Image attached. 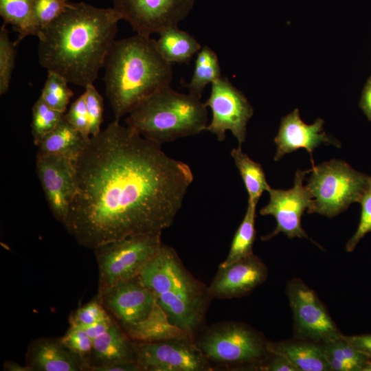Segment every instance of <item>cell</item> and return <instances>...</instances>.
<instances>
[{
	"instance_id": "obj_1",
	"label": "cell",
	"mask_w": 371,
	"mask_h": 371,
	"mask_svg": "<svg viewBox=\"0 0 371 371\" xmlns=\"http://www.w3.org/2000/svg\"><path fill=\"white\" fill-rule=\"evenodd\" d=\"M74 168L75 193L63 226L91 249L161 233L172 225L194 179L187 164L115 120L89 138Z\"/></svg>"
},
{
	"instance_id": "obj_2",
	"label": "cell",
	"mask_w": 371,
	"mask_h": 371,
	"mask_svg": "<svg viewBox=\"0 0 371 371\" xmlns=\"http://www.w3.org/2000/svg\"><path fill=\"white\" fill-rule=\"evenodd\" d=\"M120 20L114 8L70 2L38 37L40 65L69 83L85 88L92 85L104 67Z\"/></svg>"
},
{
	"instance_id": "obj_3",
	"label": "cell",
	"mask_w": 371,
	"mask_h": 371,
	"mask_svg": "<svg viewBox=\"0 0 371 371\" xmlns=\"http://www.w3.org/2000/svg\"><path fill=\"white\" fill-rule=\"evenodd\" d=\"M104 81L115 120L128 114L139 103L170 85L172 65L150 36H135L115 40L105 60Z\"/></svg>"
},
{
	"instance_id": "obj_4",
	"label": "cell",
	"mask_w": 371,
	"mask_h": 371,
	"mask_svg": "<svg viewBox=\"0 0 371 371\" xmlns=\"http://www.w3.org/2000/svg\"><path fill=\"white\" fill-rule=\"evenodd\" d=\"M139 277L153 291L169 322L193 339L205 325L213 298L208 286L188 271L172 247L163 244Z\"/></svg>"
},
{
	"instance_id": "obj_5",
	"label": "cell",
	"mask_w": 371,
	"mask_h": 371,
	"mask_svg": "<svg viewBox=\"0 0 371 371\" xmlns=\"http://www.w3.org/2000/svg\"><path fill=\"white\" fill-rule=\"evenodd\" d=\"M207 108L200 98L168 85L139 103L128 113L126 123L144 137L161 145L205 131Z\"/></svg>"
},
{
	"instance_id": "obj_6",
	"label": "cell",
	"mask_w": 371,
	"mask_h": 371,
	"mask_svg": "<svg viewBox=\"0 0 371 371\" xmlns=\"http://www.w3.org/2000/svg\"><path fill=\"white\" fill-rule=\"evenodd\" d=\"M268 341L251 326L225 321L204 326L193 341L213 369L251 370L269 354Z\"/></svg>"
},
{
	"instance_id": "obj_7",
	"label": "cell",
	"mask_w": 371,
	"mask_h": 371,
	"mask_svg": "<svg viewBox=\"0 0 371 371\" xmlns=\"http://www.w3.org/2000/svg\"><path fill=\"white\" fill-rule=\"evenodd\" d=\"M306 185L312 198L307 212L334 217L359 201L367 188L369 176L347 162L333 159L313 164Z\"/></svg>"
},
{
	"instance_id": "obj_8",
	"label": "cell",
	"mask_w": 371,
	"mask_h": 371,
	"mask_svg": "<svg viewBox=\"0 0 371 371\" xmlns=\"http://www.w3.org/2000/svg\"><path fill=\"white\" fill-rule=\"evenodd\" d=\"M161 235L152 233L128 236L94 249L99 275L97 295L139 276L159 252L162 245Z\"/></svg>"
},
{
	"instance_id": "obj_9",
	"label": "cell",
	"mask_w": 371,
	"mask_h": 371,
	"mask_svg": "<svg viewBox=\"0 0 371 371\" xmlns=\"http://www.w3.org/2000/svg\"><path fill=\"white\" fill-rule=\"evenodd\" d=\"M285 291L293 312L294 337L325 343L343 335L315 291L302 280H290Z\"/></svg>"
},
{
	"instance_id": "obj_10",
	"label": "cell",
	"mask_w": 371,
	"mask_h": 371,
	"mask_svg": "<svg viewBox=\"0 0 371 371\" xmlns=\"http://www.w3.org/2000/svg\"><path fill=\"white\" fill-rule=\"evenodd\" d=\"M204 103L212 111V120L205 131L214 134L219 142L225 140L226 132L229 131L241 146L254 113L243 92L222 76L211 84L210 96Z\"/></svg>"
},
{
	"instance_id": "obj_11",
	"label": "cell",
	"mask_w": 371,
	"mask_h": 371,
	"mask_svg": "<svg viewBox=\"0 0 371 371\" xmlns=\"http://www.w3.org/2000/svg\"><path fill=\"white\" fill-rule=\"evenodd\" d=\"M140 371H212L213 368L190 337L135 341Z\"/></svg>"
},
{
	"instance_id": "obj_12",
	"label": "cell",
	"mask_w": 371,
	"mask_h": 371,
	"mask_svg": "<svg viewBox=\"0 0 371 371\" xmlns=\"http://www.w3.org/2000/svg\"><path fill=\"white\" fill-rule=\"evenodd\" d=\"M195 0H113V7L136 34L150 36L184 20Z\"/></svg>"
},
{
	"instance_id": "obj_13",
	"label": "cell",
	"mask_w": 371,
	"mask_h": 371,
	"mask_svg": "<svg viewBox=\"0 0 371 371\" xmlns=\"http://www.w3.org/2000/svg\"><path fill=\"white\" fill-rule=\"evenodd\" d=\"M308 170H297L293 188L288 190L273 189L267 190L269 201L267 205L260 210L263 216L271 215L276 221V227L268 235L261 237L262 240H269L280 233H283L289 238H305L308 236L302 226V216L311 203V196L306 186L303 184Z\"/></svg>"
},
{
	"instance_id": "obj_14",
	"label": "cell",
	"mask_w": 371,
	"mask_h": 371,
	"mask_svg": "<svg viewBox=\"0 0 371 371\" xmlns=\"http://www.w3.org/2000/svg\"><path fill=\"white\" fill-rule=\"evenodd\" d=\"M97 297L124 332L144 322L158 304L139 276L120 282Z\"/></svg>"
},
{
	"instance_id": "obj_15",
	"label": "cell",
	"mask_w": 371,
	"mask_h": 371,
	"mask_svg": "<svg viewBox=\"0 0 371 371\" xmlns=\"http://www.w3.org/2000/svg\"><path fill=\"white\" fill-rule=\"evenodd\" d=\"M36 170L49 209L63 225L75 193L74 161L37 153Z\"/></svg>"
},
{
	"instance_id": "obj_16",
	"label": "cell",
	"mask_w": 371,
	"mask_h": 371,
	"mask_svg": "<svg viewBox=\"0 0 371 371\" xmlns=\"http://www.w3.org/2000/svg\"><path fill=\"white\" fill-rule=\"evenodd\" d=\"M268 276L267 265L252 254L226 267H218L208 289L213 298L241 297L262 284Z\"/></svg>"
},
{
	"instance_id": "obj_17",
	"label": "cell",
	"mask_w": 371,
	"mask_h": 371,
	"mask_svg": "<svg viewBox=\"0 0 371 371\" xmlns=\"http://www.w3.org/2000/svg\"><path fill=\"white\" fill-rule=\"evenodd\" d=\"M324 121L317 118L313 124L304 123L297 109L282 118L278 132L274 138L276 145L275 161L300 148H304L313 159V153L322 144L341 147L340 142L328 136L323 130Z\"/></svg>"
},
{
	"instance_id": "obj_18",
	"label": "cell",
	"mask_w": 371,
	"mask_h": 371,
	"mask_svg": "<svg viewBox=\"0 0 371 371\" xmlns=\"http://www.w3.org/2000/svg\"><path fill=\"white\" fill-rule=\"evenodd\" d=\"M25 365L32 371H88L89 366L73 353L60 338L32 341L25 355Z\"/></svg>"
},
{
	"instance_id": "obj_19",
	"label": "cell",
	"mask_w": 371,
	"mask_h": 371,
	"mask_svg": "<svg viewBox=\"0 0 371 371\" xmlns=\"http://www.w3.org/2000/svg\"><path fill=\"white\" fill-rule=\"evenodd\" d=\"M122 363H137L136 346L115 319L106 331L93 339L89 370Z\"/></svg>"
},
{
	"instance_id": "obj_20",
	"label": "cell",
	"mask_w": 371,
	"mask_h": 371,
	"mask_svg": "<svg viewBox=\"0 0 371 371\" xmlns=\"http://www.w3.org/2000/svg\"><path fill=\"white\" fill-rule=\"evenodd\" d=\"M269 352L286 357L298 371H331L326 359L324 343L294 337L271 341Z\"/></svg>"
},
{
	"instance_id": "obj_21",
	"label": "cell",
	"mask_w": 371,
	"mask_h": 371,
	"mask_svg": "<svg viewBox=\"0 0 371 371\" xmlns=\"http://www.w3.org/2000/svg\"><path fill=\"white\" fill-rule=\"evenodd\" d=\"M89 139L72 126L64 116L56 127L38 144V153L75 161Z\"/></svg>"
},
{
	"instance_id": "obj_22",
	"label": "cell",
	"mask_w": 371,
	"mask_h": 371,
	"mask_svg": "<svg viewBox=\"0 0 371 371\" xmlns=\"http://www.w3.org/2000/svg\"><path fill=\"white\" fill-rule=\"evenodd\" d=\"M157 47L164 58L170 63L188 64L201 49L199 43L178 26L166 27L159 32Z\"/></svg>"
},
{
	"instance_id": "obj_23",
	"label": "cell",
	"mask_w": 371,
	"mask_h": 371,
	"mask_svg": "<svg viewBox=\"0 0 371 371\" xmlns=\"http://www.w3.org/2000/svg\"><path fill=\"white\" fill-rule=\"evenodd\" d=\"M36 0H0V15L3 24H10L18 32L17 46L27 36L38 37L40 30L34 18Z\"/></svg>"
},
{
	"instance_id": "obj_24",
	"label": "cell",
	"mask_w": 371,
	"mask_h": 371,
	"mask_svg": "<svg viewBox=\"0 0 371 371\" xmlns=\"http://www.w3.org/2000/svg\"><path fill=\"white\" fill-rule=\"evenodd\" d=\"M343 335L324 343L326 359L331 371H363L371 358L356 349Z\"/></svg>"
},
{
	"instance_id": "obj_25",
	"label": "cell",
	"mask_w": 371,
	"mask_h": 371,
	"mask_svg": "<svg viewBox=\"0 0 371 371\" xmlns=\"http://www.w3.org/2000/svg\"><path fill=\"white\" fill-rule=\"evenodd\" d=\"M221 77L218 56L205 45L196 54L192 76L184 87L188 89V93L201 99L205 87Z\"/></svg>"
},
{
	"instance_id": "obj_26",
	"label": "cell",
	"mask_w": 371,
	"mask_h": 371,
	"mask_svg": "<svg viewBox=\"0 0 371 371\" xmlns=\"http://www.w3.org/2000/svg\"><path fill=\"white\" fill-rule=\"evenodd\" d=\"M231 156L247 191L248 202L256 205L263 192L270 188L262 166L243 153L240 146L232 150Z\"/></svg>"
},
{
	"instance_id": "obj_27",
	"label": "cell",
	"mask_w": 371,
	"mask_h": 371,
	"mask_svg": "<svg viewBox=\"0 0 371 371\" xmlns=\"http://www.w3.org/2000/svg\"><path fill=\"white\" fill-rule=\"evenodd\" d=\"M256 205L248 202L245 214L234 236L229 253L218 267H226L254 254L253 245L256 238Z\"/></svg>"
},
{
	"instance_id": "obj_28",
	"label": "cell",
	"mask_w": 371,
	"mask_h": 371,
	"mask_svg": "<svg viewBox=\"0 0 371 371\" xmlns=\"http://www.w3.org/2000/svg\"><path fill=\"white\" fill-rule=\"evenodd\" d=\"M64 115L50 107L39 97L32 109L31 130L36 146H38L42 139L56 127Z\"/></svg>"
},
{
	"instance_id": "obj_29",
	"label": "cell",
	"mask_w": 371,
	"mask_h": 371,
	"mask_svg": "<svg viewBox=\"0 0 371 371\" xmlns=\"http://www.w3.org/2000/svg\"><path fill=\"white\" fill-rule=\"evenodd\" d=\"M68 83L69 82L60 75L47 71L46 81L40 97L50 107L65 114L70 99L74 95Z\"/></svg>"
},
{
	"instance_id": "obj_30",
	"label": "cell",
	"mask_w": 371,
	"mask_h": 371,
	"mask_svg": "<svg viewBox=\"0 0 371 371\" xmlns=\"http://www.w3.org/2000/svg\"><path fill=\"white\" fill-rule=\"evenodd\" d=\"M6 25L0 29V94L5 93L10 85L15 65L16 44L10 39Z\"/></svg>"
},
{
	"instance_id": "obj_31",
	"label": "cell",
	"mask_w": 371,
	"mask_h": 371,
	"mask_svg": "<svg viewBox=\"0 0 371 371\" xmlns=\"http://www.w3.org/2000/svg\"><path fill=\"white\" fill-rule=\"evenodd\" d=\"M60 339L73 353L81 358L89 367V363L93 350V339L87 334L84 327L70 325Z\"/></svg>"
},
{
	"instance_id": "obj_32",
	"label": "cell",
	"mask_w": 371,
	"mask_h": 371,
	"mask_svg": "<svg viewBox=\"0 0 371 371\" xmlns=\"http://www.w3.org/2000/svg\"><path fill=\"white\" fill-rule=\"evenodd\" d=\"M82 93L89 116V130L90 136L97 135L102 131L100 128L103 122L104 102L103 98L95 88L89 85Z\"/></svg>"
},
{
	"instance_id": "obj_33",
	"label": "cell",
	"mask_w": 371,
	"mask_h": 371,
	"mask_svg": "<svg viewBox=\"0 0 371 371\" xmlns=\"http://www.w3.org/2000/svg\"><path fill=\"white\" fill-rule=\"evenodd\" d=\"M110 315L101 302L97 297L74 311L69 316L70 325L82 327L98 323Z\"/></svg>"
},
{
	"instance_id": "obj_34",
	"label": "cell",
	"mask_w": 371,
	"mask_h": 371,
	"mask_svg": "<svg viewBox=\"0 0 371 371\" xmlns=\"http://www.w3.org/2000/svg\"><path fill=\"white\" fill-rule=\"evenodd\" d=\"M359 203L361 206L360 221L355 233L346 245L348 252H352L361 239L371 232V175L369 176L367 188Z\"/></svg>"
},
{
	"instance_id": "obj_35",
	"label": "cell",
	"mask_w": 371,
	"mask_h": 371,
	"mask_svg": "<svg viewBox=\"0 0 371 371\" xmlns=\"http://www.w3.org/2000/svg\"><path fill=\"white\" fill-rule=\"evenodd\" d=\"M69 3L70 2L68 0L35 1L34 8V18L40 30V34L43 29L66 10Z\"/></svg>"
},
{
	"instance_id": "obj_36",
	"label": "cell",
	"mask_w": 371,
	"mask_h": 371,
	"mask_svg": "<svg viewBox=\"0 0 371 371\" xmlns=\"http://www.w3.org/2000/svg\"><path fill=\"white\" fill-rule=\"evenodd\" d=\"M64 116L67 121L84 137L87 139L91 137L89 130V116L82 94L73 102L68 112Z\"/></svg>"
},
{
	"instance_id": "obj_37",
	"label": "cell",
	"mask_w": 371,
	"mask_h": 371,
	"mask_svg": "<svg viewBox=\"0 0 371 371\" xmlns=\"http://www.w3.org/2000/svg\"><path fill=\"white\" fill-rule=\"evenodd\" d=\"M251 370L298 371L286 357L271 352L265 359L255 365Z\"/></svg>"
},
{
	"instance_id": "obj_38",
	"label": "cell",
	"mask_w": 371,
	"mask_h": 371,
	"mask_svg": "<svg viewBox=\"0 0 371 371\" xmlns=\"http://www.w3.org/2000/svg\"><path fill=\"white\" fill-rule=\"evenodd\" d=\"M343 337L356 349L371 358V334L345 335Z\"/></svg>"
},
{
	"instance_id": "obj_39",
	"label": "cell",
	"mask_w": 371,
	"mask_h": 371,
	"mask_svg": "<svg viewBox=\"0 0 371 371\" xmlns=\"http://www.w3.org/2000/svg\"><path fill=\"white\" fill-rule=\"evenodd\" d=\"M114 320L115 319L110 314V315L106 319L84 328L87 334L93 339L95 337L106 331Z\"/></svg>"
},
{
	"instance_id": "obj_40",
	"label": "cell",
	"mask_w": 371,
	"mask_h": 371,
	"mask_svg": "<svg viewBox=\"0 0 371 371\" xmlns=\"http://www.w3.org/2000/svg\"><path fill=\"white\" fill-rule=\"evenodd\" d=\"M359 106L367 118L371 121V76L363 89Z\"/></svg>"
},
{
	"instance_id": "obj_41",
	"label": "cell",
	"mask_w": 371,
	"mask_h": 371,
	"mask_svg": "<svg viewBox=\"0 0 371 371\" xmlns=\"http://www.w3.org/2000/svg\"><path fill=\"white\" fill-rule=\"evenodd\" d=\"M96 371H140L136 363H115L99 368Z\"/></svg>"
},
{
	"instance_id": "obj_42",
	"label": "cell",
	"mask_w": 371,
	"mask_h": 371,
	"mask_svg": "<svg viewBox=\"0 0 371 371\" xmlns=\"http://www.w3.org/2000/svg\"><path fill=\"white\" fill-rule=\"evenodd\" d=\"M3 370L6 371H32L27 366H21L16 362L7 361L3 364Z\"/></svg>"
},
{
	"instance_id": "obj_43",
	"label": "cell",
	"mask_w": 371,
	"mask_h": 371,
	"mask_svg": "<svg viewBox=\"0 0 371 371\" xmlns=\"http://www.w3.org/2000/svg\"><path fill=\"white\" fill-rule=\"evenodd\" d=\"M363 371H371V359L365 366Z\"/></svg>"
}]
</instances>
